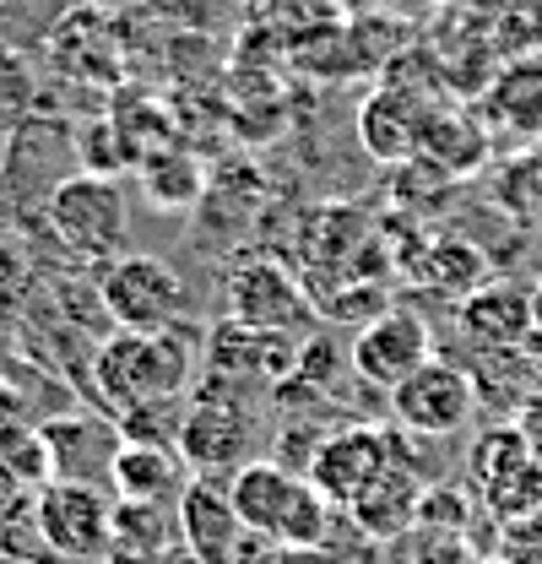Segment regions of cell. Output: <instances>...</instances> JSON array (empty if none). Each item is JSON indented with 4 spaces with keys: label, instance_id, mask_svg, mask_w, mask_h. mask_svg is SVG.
I'll return each instance as SVG.
<instances>
[{
    "label": "cell",
    "instance_id": "6da1fadb",
    "mask_svg": "<svg viewBox=\"0 0 542 564\" xmlns=\"http://www.w3.org/2000/svg\"><path fill=\"white\" fill-rule=\"evenodd\" d=\"M191 375H196V332L191 326L115 332L93 352V386L126 423L180 402Z\"/></svg>",
    "mask_w": 542,
    "mask_h": 564
},
{
    "label": "cell",
    "instance_id": "7a4b0ae2",
    "mask_svg": "<svg viewBox=\"0 0 542 564\" xmlns=\"http://www.w3.org/2000/svg\"><path fill=\"white\" fill-rule=\"evenodd\" d=\"M228 499H234L239 521L250 527V538L288 543V549H315L326 538L332 505L304 473H288L282 462H245L228 478Z\"/></svg>",
    "mask_w": 542,
    "mask_h": 564
},
{
    "label": "cell",
    "instance_id": "3957f363",
    "mask_svg": "<svg viewBox=\"0 0 542 564\" xmlns=\"http://www.w3.org/2000/svg\"><path fill=\"white\" fill-rule=\"evenodd\" d=\"M33 527L50 554L71 564H98L115 554V494L82 478H50L33 494Z\"/></svg>",
    "mask_w": 542,
    "mask_h": 564
},
{
    "label": "cell",
    "instance_id": "277c9868",
    "mask_svg": "<svg viewBox=\"0 0 542 564\" xmlns=\"http://www.w3.org/2000/svg\"><path fill=\"white\" fill-rule=\"evenodd\" d=\"M50 228L82 261H115L126 256V234H131V207L120 180L109 174H66L50 191Z\"/></svg>",
    "mask_w": 542,
    "mask_h": 564
},
{
    "label": "cell",
    "instance_id": "5b68a950",
    "mask_svg": "<svg viewBox=\"0 0 542 564\" xmlns=\"http://www.w3.org/2000/svg\"><path fill=\"white\" fill-rule=\"evenodd\" d=\"M98 304L115 332H163L191 315V293L163 256H115L98 278Z\"/></svg>",
    "mask_w": 542,
    "mask_h": 564
},
{
    "label": "cell",
    "instance_id": "8992f818",
    "mask_svg": "<svg viewBox=\"0 0 542 564\" xmlns=\"http://www.w3.org/2000/svg\"><path fill=\"white\" fill-rule=\"evenodd\" d=\"M477 408V380L467 369L445 364V358H429L418 375H406L402 386L391 391V413L406 434H429V440H445V434H462L467 419Z\"/></svg>",
    "mask_w": 542,
    "mask_h": 564
},
{
    "label": "cell",
    "instance_id": "52a82bcc",
    "mask_svg": "<svg viewBox=\"0 0 542 564\" xmlns=\"http://www.w3.org/2000/svg\"><path fill=\"white\" fill-rule=\"evenodd\" d=\"M391 462H397V440H391V434H380V429L353 423V429H337V434H326V440L315 445V456H310L304 478L321 489L326 505L353 510V505L369 494V484H375Z\"/></svg>",
    "mask_w": 542,
    "mask_h": 564
},
{
    "label": "cell",
    "instance_id": "ba28073f",
    "mask_svg": "<svg viewBox=\"0 0 542 564\" xmlns=\"http://www.w3.org/2000/svg\"><path fill=\"white\" fill-rule=\"evenodd\" d=\"M434 358V337L423 326L418 310H380L358 337H353V375L375 391H397L406 375H418L423 364Z\"/></svg>",
    "mask_w": 542,
    "mask_h": 564
},
{
    "label": "cell",
    "instance_id": "9c48e42d",
    "mask_svg": "<svg viewBox=\"0 0 542 564\" xmlns=\"http://www.w3.org/2000/svg\"><path fill=\"white\" fill-rule=\"evenodd\" d=\"M228 315H234V326H245V332L282 337V332H293V326H310V299H304V288L293 282L288 267L256 256V261H239V267L228 272Z\"/></svg>",
    "mask_w": 542,
    "mask_h": 564
},
{
    "label": "cell",
    "instance_id": "30bf717a",
    "mask_svg": "<svg viewBox=\"0 0 542 564\" xmlns=\"http://www.w3.org/2000/svg\"><path fill=\"white\" fill-rule=\"evenodd\" d=\"M473 473L488 505L505 516H527L542 505V451L521 429H494L473 451Z\"/></svg>",
    "mask_w": 542,
    "mask_h": 564
},
{
    "label": "cell",
    "instance_id": "8fae6325",
    "mask_svg": "<svg viewBox=\"0 0 542 564\" xmlns=\"http://www.w3.org/2000/svg\"><path fill=\"white\" fill-rule=\"evenodd\" d=\"M174 445H180V462L196 467L202 478H212V473H239L245 456H250V419L228 397H196L191 413L180 419Z\"/></svg>",
    "mask_w": 542,
    "mask_h": 564
},
{
    "label": "cell",
    "instance_id": "7c38bea8",
    "mask_svg": "<svg viewBox=\"0 0 542 564\" xmlns=\"http://www.w3.org/2000/svg\"><path fill=\"white\" fill-rule=\"evenodd\" d=\"M174 521H180V538H185V549H191L196 564H239L250 527L239 521V510H234V499H228L223 484H212V478L185 484Z\"/></svg>",
    "mask_w": 542,
    "mask_h": 564
},
{
    "label": "cell",
    "instance_id": "4fadbf2b",
    "mask_svg": "<svg viewBox=\"0 0 542 564\" xmlns=\"http://www.w3.org/2000/svg\"><path fill=\"white\" fill-rule=\"evenodd\" d=\"M456 321H462V337L477 343L483 352H516L538 332L532 293L527 288H510V282H483V288H473L462 299Z\"/></svg>",
    "mask_w": 542,
    "mask_h": 564
},
{
    "label": "cell",
    "instance_id": "5bb4252c",
    "mask_svg": "<svg viewBox=\"0 0 542 564\" xmlns=\"http://www.w3.org/2000/svg\"><path fill=\"white\" fill-rule=\"evenodd\" d=\"M109 494L163 505V499L185 494V462L174 451H163L158 440H120V451L109 462Z\"/></svg>",
    "mask_w": 542,
    "mask_h": 564
},
{
    "label": "cell",
    "instance_id": "9a60e30c",
    "mask_svg": "<svg viewBox=\"0 0 542 564\" xmlns=\"http://www.w3.org/2000/svg\"><path fill=\"white\" fill-rule=\"evenodd\" d=\"M418 510H423V484H418V473L406 467L402 456H397V462L369 484V494L353 505L358 527H364V532H375V538L406 532V527L418 521Z\"/></svg>",
    "mask_w": 542,
    "mask_h": 564
},
{
    "label": "cell",
    "instance_id": "2e32d148",
    "mask_svg": "<svg viewBox=\"0 0 542 564\" xmlns=\"http://www.w3.org/2000/svg\"><path fill=\"white\" fill-rule=\"evenodd\" d=\"M358 137L364 147L380 158V163H402L418 152V141H423V115L406 104L397 87H380L369 104H364V115H358Z\"/></svg>",
    "mask_w": 542,
    "mask_h": 564
},
{
    "label": "cell",
    "instance_id": "e0dca14e",
    "mask_svg": "<svg viewBox=\"0 0 542 564\" xmlns=\"http://www.w3.org/2000/svg\"><path fill=\"white\" fill-rule=\"evenodd\" d=\"M174 527L163 516V505H141V499H115V564H158L174 543Z\"/></svg>",
    "mask_w": 542,
    "mask_h": 564
},
{
    "label": "cell",
    "instance_id": "ac0fdd59",
    "mask_svg": "<svg viewBox=\"0 0 542 564\" xmlns=\"http://www.w3.org/2000/svg\"><path fill=\"white\" fill-rule=\"evenodd\" d=\"M202 185L206 174L191 152H147V163H141V191H147L152 207H196Z\"/></svg>",
    "mask_w": 542,
    "mask_h": 564
},
{
    "label": "cell",
    "instance_id": "d6986e66",
    "mask_svg": "<svg viewBox=\"0 0 542 564\" xmlns=\"http://www.w3.org/2000/svg\"><path fill=\"white\" fill-rule=\"evenodd\" d=\"M39 109V70L33 61L0 39V137H17Z\"/></svg>",
    "mask_w": 542,
    "mask_h": 564
},
{
    "label": "cell",
    "instance_id": "ffe728a7",
    "mask_svg": "<svg viewBox=\"0 0 542 564\" xmlns=\"http://www.w3.org/2000/svg\"><path fill=\"white\" fill-rule=\"evenodd\" d=\"M423 272H429L434 288H445V293L467 299L473 288H483V256H477L473 245H462V239H440V245L429 250Z\"/></svg>",
    "mask_w": 542,
    "mask_h": 564
},
{
    "label": "cell",
    "instance_id": "44dd1931",
    "mask_svg": "<svg viewBox=\"0 0 542 564\" xmlns=\"http://www.w3.org/2000/svg\"><path fill=\"white\" fill-rule=\"evenodd\" d=\"M22 505H28V484H22V478L0 462V538L11 532V521L22 516Z\"/></svg>",
    "mask_w": 542,
    "mask_h": 564
},
{
    "label": "cell",
    "instance_id": "7402d4cb",
    "mask_svg": "<svg viewBox=\"0 0 542 564\" xmlns=\"http://www.w3.org/2000/svg\"><path fill=\"white\" fill-rule=\"evenodd\" d=\"M521 434H527V440L542 451V391L527 402V408H521Z\"/></svg>",
    "mask_w": 542,
    "mask_h": 564
},
{
    "label": "cell",
    "instance_id": "603a6c76",
    "mask_svg": "<svg viewBox=\"0 0 542 564\" xmlns=\"http://www.w3.org/2000/svg\"><path fill=\"white\" fill-rule=\"evenodd\" d=\"M532 321H538V332H542V282L532 288Z\"/></svg>",
    "mask_w": 542,
    "mask_h": 564
},
{
    "label": "cell",
    "instance_id": "cb8c5ba5",
    "mask_svg": "<svg viewBox=\"0 0 542 564\" xmlns=\"http://www.w3.org/2000/svg\"><path fill=\"white\" fill-rule=\"evenodd\" d=\"M0 564H11V560H6V554H0Z\"/></svg>",
    "mask_w": 542,
    "mask_h": 564
}]
</instances>
